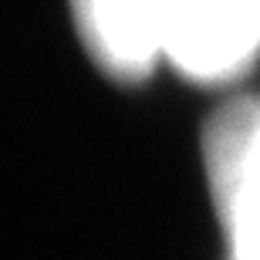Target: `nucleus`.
I'll list each match as a JSON object with an SVG mask.
<instances>
[{"label":"nucleus","instance_id":"1","mask_svg":"<svg viewBox=\"0 0 260 260\" xmlns=\"http://www.w3.org/2000/svg\"><path fill=\"white\" fill-rule=\"evenodd\" d=\"M206 173L230 260H260V102L240 98L220 108L206 132Z\"/></svg>","mask_w":260,"mask_h":260},{"label":"nucleus","instance_id":"2","mask_svg":"<svg viewBox=\"0 0 260 260\" xmlns=\"http://www.w3.org/2000/svg\"><path fill=\"white\" fill-rule=\"evenodd\" d=\"M85 48L115 78H142L162 54L159 0H75Z\"/></svg>","mask_w":260,"mask_h":260}]
</instances>
